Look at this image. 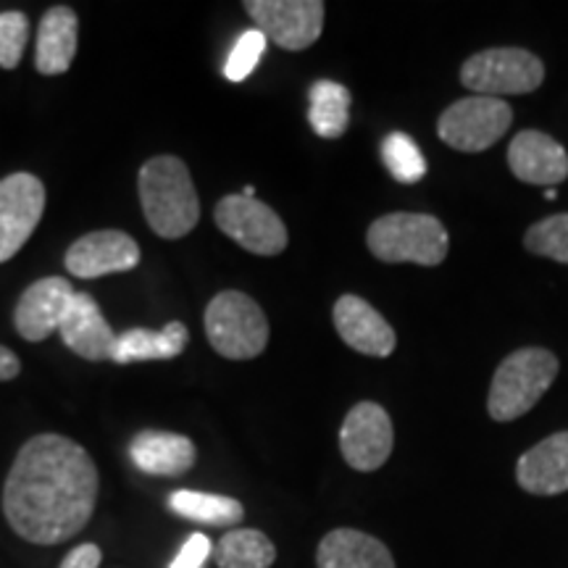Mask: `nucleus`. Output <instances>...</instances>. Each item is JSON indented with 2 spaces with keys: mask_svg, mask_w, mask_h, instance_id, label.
<instances>
[{
  "mask_svg": "<svg viewBox=\"0 0 568 568\" xmlns=\"http://www.w3.org/2000/svg\"><path fill=\"white\" fill-rule=\"evenodd\" d=\"M95 460L61 435H38L19 450L3 487L11 529L32 545H59L88 527L98 503Z\"/></svg>",
  "mask_w": 568,
  "mask_h": 568,
  "instance_id": "f257e3e1",
  "label": "nucleus"
},
{
  "mask_svg": "<svg viewBox=\"0 0 568 568\" xmlns=\"http://www.w3.org/2000/svg\"><path fill=\"white\" fill-rule=\"evenodd\" d=\"M140 203L151 230L163 240H180L201 219L193 176L176 155H155L140 169Z\"/></svg>",
  "mask_w": 568,
  "mask_h": 568,
  "instance_id": "f03ea898",
  "label": "nucleus"
},
{
  "mask_svg": "<svg viewBox=\"0 0 568 568\" xmlns=\"http://www.w3.org/2000/svg\"><path fill=\"white\" fill-rule=\"evenodd\" d=\"M368 251L385 264L437 266L447 255V230L429 213H387L368 226Z\"/></svg>",
  "mask_w": 568,
  "mask_h": 568,
  "instance_id": "7ed1b4c3",
  "label": "nucleus"
},
{
  "mask_svg": "<svg viewBox=\"0 0 568 568\" xmlns=\"http://www.w3.org/2000/svg\"><path fill=\"white\" fill-rule=\"evenodd\" d=\"M558 374V358L545 347L510 353L493 376L487 410L495 422H514L539 403Z\"/></svg>",
  "mask_w": 568,
  "mask_h": 568,
  "instance_id": "20e7f679",
  "label": "nucleus"
},
{
  "mask_svg": "<svg viewBox=\"0 0 568 568\" xmlns=\"http://www.w3.org/2000/svg\"><path fill=\"white\" fill-rule=\"evenodd\" d=\"M205 335L224 358L247 361L266 351L268 322L261 305L237 290L219 293L205 308Z\"/></svg>",
  "mask_w": 568,
  "mask_h": 568,
  "instance_id": "39448f33",
  "label": "nucleus"
},
{
  "mask_svg": "<svg viewBox=\"0 0 568 568\" xmlns=\"http://www.w3.org/2000/svg\"><path fill=\"white\" fill-rule=\"evenodd\" d=\"M545 80V67L521 48H493L471 55L460 69V82L479 95H527Z\"/></svg>",
  "mask_w": 568,
  "mask_h": 568,
  "instance_id": "423d86ee",
  "label": "nucleus"
},
{
  "mask_svg": "<svg viewBox=\"0 0 568 568\" xmlns=\"http://www.w3.org/2000/svg\"><path fill=\"white\" fill-rule=\"evenodd\" d=\"M514 122V111L503 98L474 95L453 103L437 122L443 142L464 153H481L493 148Z\"/></svg>",
  "mask_w": 568,
  "mask_h": 568,
  "instance_id": "0eeeda50",
  "label": "nucleus"
},
{
  "mask_svg": "<svg viewBox=\"0 0 568 568\" xmlns=\"http://www.w3.org/2000/svg\"><path fill=\"white\" fill-rule=\"evenodd\" d=\"M255 30L284 51H305L322 38L324 3L322 0H247Z\"/></svg>",
  "mask_w": 568,
  "mask_h": 568,
  "instance_id": "6e6552de",
  "label": "nucleus"
},
{
  "mask_svg": "<svg viewBox=\"0 0 568 568\" xmlns=\"http://www.w3.org/2000/svg\"><path fill=\"white\" fill-rule=\"evenodd\" d=\"M213 216L226 237L255 255H280L287 247V226L255 197L226 195L219 201Z\"/></svg>",
  "mask_w": 568,
  "mask_h": 568,
  "instance_id": "1a4fd4ad",
  "label": "nucleus"
},
{
  "mask_svg": "<svg viewBox=\"0 0 568 568\" xmlns=\"http://www.w3.org/2000/svg\"><path fill=\"white\" fill-rule=\"evenodd\" d=\"M45 211V187L34 174L19 172L0 180V264L11 261Z\"/></svg>",
  "mask_w": 568,
  "mask_h": 568,
  "instance_id": "9d476101",
  "label": "nucleus"
},
{
  "mask_svg": "<svg viewBox=\"0 0 568 568\" xmlns=\"http://www.w3.org/2000/svg\"><path fill=\"white\" fill-rule=\"evenodd\" d=\"M395 445L393 422L376 403H358L339 429V450L355 471H376L387 464Z\"/></svg>",
  "mask_w": 568,
  "mask_h": 568,
  "instance_id": "9b49d317",
  "label": "nucleus"
},
{
  "mask_svg": "<svg viewBox=\"0 0 568 568\" xmlns=\"http://www.w3.org/2000/svg\"><path fill=\"white\" fill-rule=\"evenodd\" d=\"M140 264V245L119 230L90 232L67 251L69 274L80 280H98L105 274L132 272Z\"/></svg>",
  "mask_w": 568,
  "mask_h": 568,
  "instance_id": "f8f14e48",
  "label": "nucleus"
},
{
  "mask_svg": "<svg viewBox=\"0 0 568 568\" xmlns=\"http://www.w3.org/2000/svg\"><path fill=\"white\" fill-rule=\"evenodd\" d=\"M74 295L77 290L63 276H48V280L30 284L13 311V324H17L19 335L30 343H40L59 332Z\"/></svg>",
  "mask_w": 568,
  "mask_h": 568,
  "instance_id": "ddd939ff",
  "label": "nucleus"
},
{
  "mask_svg": "<svg viewBox=\"0 0 568 568\" xmlns=\"http://www.w3.org/2000/svg\"><path fill=\"white\" fill-rule=\"evenodd\" d=\"M335 326L337 335L345 339L347 347L355 353L374 355V358H387L395 351V329L385 322V316L368 305L358 295H343L335 303Z\"/></svg>",
  "mask_w": 568,
  "mask_h": 568,
  "instance_id": "4468645a",
  "label": "nucleus"
},
{
  "mask_svg": "<svg viewBox=\"0 0 568 568\" xmlns=\"http://www.w3.org/2000/svg\"><path fill=\"white\" fill-rule=\"evenodd\" d=\"M508 166L516 174V180L548 187V184H558L568 176V153L550 134L524 130L510 142Z\"/></svg>",
  "mask_w": 568,
  "mask_h": 568,
  "instance_id": "2eb2a0df",
  "label": "nucleus"
},
{
  "mask_svg": "<svg viewBox=\"0 0 568 568\" xmlns=\"http://www.w3.org/2000/svg\"><path fill=\"white\" fill-rule=\"evenodd\" d=\"M59 332L69 351L82 355L84 361H113L119 335H113L92 295H74Z\"/></svg>",
  "mask_w": 568,
  "mask_h": 568,
  "instance_id": "dca6fc26",
  "label": "nucleus"
},
{
  "mask_svg": "<svg viewBox=\"0 0 568 568\" xmlns=\"http://www.w3.org/2000/svg\"><path fill=\"white\" fill-rule=\"evenodd\" d=\"M193 439L174 432L145 429L130 443V458L142 474L151 477H182L195 466Z\"/></svg>",
  "mask_w": 568,
  "mask_h": 568,
  "instance_id": "f3484780",
  "label": "nucleus"
},
{
  "mask_svg": "<svg viewBox=\"0 0 568 568\" xmlns=\"http://www.w3.org/2000/svg\"><path fill=\"white\" fill-rule=\"evenodd\" d=\"M516 479L529 495L568 493V432H558L524 453Z\"/></svg>",
  "mask_w": 568,
  "mask_h": 568,
  "instance_id": "a211bd4d",
  "label": "nucleus"
},
{
  "mask_svg": "<svg viewBox=\"0 0 568 568\" xmlns=\"http://www.w3.org/2000/svg\"><path fill=\"white\" fill-rule=\"evenodd\" d=\"M316 568H395L385 542L358 529H335L316 550Z\"/></svg>",
  "mask_w": 568,
  "mask_h": 568,
  "instance_id": "6ab92c4d",
  "label": "nucleus"
},
{
  "mask_svg": "<svg viewBox=\"0 0 568 568\" xmlns=\"http://www.w3.org/2000/svg\"><path fill=\"white\" fill-rule=\"evenodd\" d=\"M77 38H80V19L67 6H55L42 17L38 30V53L34 67L40 74L55 77L69 71L77 55Z\"/></svg>",
  "mask_w": 568,
  "mask_h": 568,
  "instance_id": "aec40b11",
  "label": "nucleus"
},
{
  "mask_svg": "<svg viewBox=\"0 0 568 568\" xmlns=\"http://www.w3.org/2000/svg\"><path fill=\"white\" fill-rule=\"evenodd\" d=\"M187 326L182 322L166 324L163 329H130L116 339L113 364H138V361L176 358L187 347Z\"/></svg>",
  "mask_w": 568,
  "mask_h": 568,
  "instance_id": "412c9836",
  "label": "nucleus"
},
{
  "mask_svg": "<svg viewBox=\"0 0 568 568\" xmlns=\"http://www.w3.org/2000/svg\"><path fill=\"white\" fill-rule=\"evenodd\" d=\"M166 506L180 518L209 524V527L237 529V524L245 518L243 503L234 500V497L195 493V489H176V493L169 495Z\"/></svg>",
  "mask_w": 568,
  "mask_h": 568,
  "instance_id": "4be33fe9",
  "label": "nucleus"
},
{
  "mask_svg": "<svg viewBox=\"0 0 568 568\" xmlns=\"http://www.w3.org/2000/svg\"><path fill=\"white\" fill-rule=\"evenodd\" d=\"M308 122L324 140L343 138L351 124V90L332 80H318L311 88Z\"/></svg>",
  "mask_w": 568,
  "mask_h": 568,
  "instance_id": "5701e85b",
  "label": "nucleus"
},
{
  "mask_svg": "<svg viewBox=\"0 0 568 568\" xmlns=\"http://www.w3.org/2000/svg\"><path fill=\"white\" fill-rule=\"evenodd\" d=\"M219 568H272L276 548L264 531L230 529L213 548Z\"/></svg>",
  "mask_w": 568,
  "mask_h": 568,
  "instance_id": "b1692460",
  "label": "nucleus"
},
{
  "mask_svg": "<svg viewBox=\"0 0 568 568\" xmlns=\"http://www.w3.org/2000/svg\"><path fill=\"white\" fill-rule=\"evenodd\" d=\"M382 159H385V166L397 182L410 184L418 182L426 174V161L422 151H418L416 142L403 132H393L385 142H382Z\"/></svg>",
  "mask_w": 568,
  "mask_h": 568,
  "instance_id": "393cba45",
  "label": "nucleus"
},
{
  "mask_svg": "<svg viewBox=\"0 0 568 568\" xmlns=\"http://www.w3.org/2000/svg\"><path fill=\"white\" fill-rule=\"evenodd\" d=\"M529 253L545 255V258L558 261V264H568V213H558V216H548L537 222L524 237Z\"/></svg>",
  "mask_w": 568,
  "mask_h": 568,
  "instance_id": "a878e982",
  "label": "nucleus"
},
{
  "mask_svg": "<svg viewBox=\"0 0 568 568\" xmlns=\"http://www.w3.org/2000/svg\"><path fill=\"white\" fill-rule=\"evenodd\" d=\"M266 51V38L264 32H258L253 27V30H247L240 34V40L234 42L230 59H226V67H224V77L230 82H243L247 74H253V69L258 67L261 55Z\"/></svg>",
  "mask_w": 568,
  "mask_h": 568,
  "instance_id": "bb28decb",
  "label": "nucleus"
},
{
  "mask_svg": "<svg viewBox=\"0 0 568 568\" xmlns=\"http://www.w3.org/2000/svg\"><path fill=\"white\" fill-rule=\"evenodd\" d=\"M30 40V19L21 11L0 13V67L17 69Z\"/></svg>",
  "mask_w": 568,
  "mask_h": 568,
  "instance_id": "cd10ccee",
  "label": "nucleus"
},
{
  "mask_svg": "<svg viewBox=\"0 0 568 568\" xmlns=\"http://www.w3.org/2000/svg\"><path fill=\"white\" fill-rule=\"evenodd\" d=\"M211 552H213L211 539L201 535V531H195V535L187 537V542L182 545L169 568H203L205 560L211 558Z\"/></svg>",
  "mask_w": 568,
  "mask_h": 568,
  "instance_id": "c85d7f7f",
  "label": "nucleus"
},
{
  "mask_svg": "<svg viewBox=\"0 0 568 568\" xmlns=\"http://www.w3.org/2000/svg\"><path fill=\"white\" fill-rule=\"evenodd\" d=\"M101 560H103L101 548L92 542H84V545H77V548L63 558L61 568H98L101 566Z\"/></svg>",
  "mask_w": 568,
  "mask_h": 568,
  "instance_id": "c756f323",
  "label": "nucleus"
},
{
  "mask_svg": "<svg viewBox=\"0 0 568 568\" xmlns=\"http://www.w3.org/2000/svg\"><path fill=\"white\" fill-rule=\"evenodd\" d=\"M19 372H21V364L17 355H13L9 347L0 345V382L13 379V376H19Z\"/></svg>",
  "mask_w": 568,
  "mask_h": 568,
  "instance_id": "7c9ffc66",
  "label": "nucleus"
},
{
  "mask_svg": "<svg viewBox=\"0 0 568 568\" xmlns=\"http://www.w3.org/2000/svg\"><path fill=\"white\" fill-rule=\"evenodd\" d=\"M243 195H245V197H255V187H253V184H247V187L243 190Z\"/></svg>",
  "mask_w": 568,
  "mask_h": 568,
  "instance_id": "2f4dec72",
  "label": "nucleus"
},
{
  "mask_svg": "<svg viewBox=\"0 0 568 568\" xmlns=\"http://www.w3.org/2000/svg\"><path fill=\"white\" fill-rule=\"evenodd\" d=\"M545 197H548V201H556V197H558V193H556V190H545Z\"/></svg>",
  "mask_w": 568,
  "mask_h": 568,
  "instance_id": "473e14b6",
  "label": "nucleus"
}]
</instances>
